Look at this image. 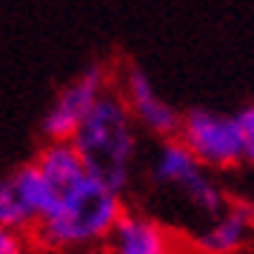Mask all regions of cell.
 Segmentation results:
<instances>
[{"label":"cell","mask_w":254,"mask_h":254,"mask_svg":"<svg viewBox=\"0 0 254 254\" xmlns=\"http://www.w3.org/2000/svg\"><path fill=\"white\" fill-rule=\"evenodd\" d=\"M123 214V194L86 172L74 183L60 189L55 208L35 226L32 240L40 246V252L49 254L83 252L109 243Z\"/></svg>","instance_id":"6da1fadb"},{"label":"cell","mask_w":254,"mask_h":254,"mask_svg":"<svg viewBox=\"0 0 254 254\" xmlns=\"http://www.w3.org/2000/svg\"><path fill=\"white\" fill-rule=\"evenodd\" d=\"M234 120H237L240 134H243V163L254 166V103L243 106L234 115Z\"/></svg>","instance_id":"7c38bea8"},{"label":"cell","mask_w":254,"mask_h":254,"mask_svg":"<svg viewBox=\"0 0 254 254\" xmlns=\"http://www.w3.org/2000/svg\"><path fill=\"white\" fill-rule=\"evenodd\" d=\"M0 226L9 231H17V234H29V237H32V231L37 226L35 217L29 214L26 203L20 200L9 174L0 177Z\"/></svg>","instance_id":"8fae6325"},{"label":"cell","mask_w":254,"mask_h":254,"mask_svg":"<svg viewBox=\"0 0 254 254\" xmlns=\"http://www.w3.org/2000/svg\"><path fill=\"white\" fill-rule=\"evenodd\" d=\"M29 254H49V252H29Z\"/></svg>","instance_id":"5bb4252c"},{"label":"cell","mask_w":254,"mask_h":254,"mask_svg":"<svg viewBox=\"0 0 254 254\" xmlns=\"http://www.w3.org/2000/svg\"><path fill=\"white\" fill-rule=\"evenodd\" d=\"M200 169H206V166L197 163V157L177 137H172L163 140L160 149H157V157H154V166H151V180L157 186H166V189H180Z\"/></svg>","instance_id":"9c48e42d"},{"label":"cell","mask_w":254,"mask_h":254,"mask_svg":"<svg viewBox=\"0 0 254 254\" xmlns=\"http://www.w3.org/2000/svg\"><path fill=\"white\" fill-rule=\"evenodd\" d=\"M71 146L77 149L86 172L123 194L137 163V123L123 94L106 89L74 131Z\"/></svg>","instance_id":"7a4b0ae2"},{"label":"cell","mask_w":254,"mask_h":254,"mask_svg":"<svg viewBox=\"0 0 254 254\" xmlns=\"http://www.w3.org/2000/svg\"><path fill=\"white\" fill-rule=\"evenodd\" d=\"M37 169L46 174L52 183L60 189H66L69 183H74L80 174H86V166H83L77 149L71 146V140H58V143H46L43 149L37 151Z\"/></svg>","instance_id":"30bf717a"},{"label":"cell","mask_w":254,"mask_h":254,"mask_svg":"<svg viewBox=\"0 0 254 254\" xmlns=\"http://www.w3.org/2000/svg\"><path fill=\"white\" fill-rule=\"evenodd\" d=\"M177 140L206 169L229 172V169L243 166V134L234 115L194 106V109L183 112Z\"/></svg>","instance_id":"3957f363"},{"label":"cell","mask_w":254,"mask_h":254,"mask_svg":"<svg viewBox=\"0 0 254 254\" xmlns=\"http://www.w3.org/2000/svg\"><path fill=\"white\" fill-rule=\"evenodd\" d=\"M254 234V206L246 200L229 203L220 217L208 220V226L194 237L197 254H240Z\"/></svg>","instance_id":"8992f818"},{"label":"cell","mask_w":254,"mask_h":254,"mask_svg":"<svg viewBox=\"0 0 254 254\" xmlns=\"http://www.w3.org/2000/svg\"><path fill=\"white\" fill-rule=\"evenodd\" d=\"M9 177H12V183H14V189H17L20 200H23L26 208H29V214L35 217V223H40V220L55 208V203H58V197H60L58 186L37 169L35 160L17 166Z\"/></svg>","instance_id":"ba28073f"},{"label":"cell","mask_w":254,"mask_h":254,"mask_svg":"<svg viewBox=\"0 0 254 254\" xmlns=\"http://www.w3.org/2000/svg\"><path fill=\"white\" fill-rule=\"evenodd\" d=\"M29 234H17L0 226V254H29Z\"/></svg>","instance_id":"4fadbf2b"},{"label":"cell","mask_w":254,"mask_h":254,"mask_svg":"<svg viewBox=\"0 0 254 254\" xmlns=\"http://www.w3.org/2000/svg\"><path fill=\"white\" fill-rule=\"evenodd\" d=\"M109 89V77H106L103 63H89L86 69L69 80L58 92V97L52 100L46 109V115L40 120V134L46 143H58V140H71L74 131L80 128L86 115L94 109L97 97Z\"/></svg>","instance_id":"277c9868"},{"label":"cell","mask_w":254,"mask_h":254,"mask_svg":"<svg viewBox=\"0 0 254 254\" xmlns=\"http://www.w3.org/2000/svg\"><path fill=\"white\" fill-rule=\"evenodd\" d=\"M109 254H174V246L163 223L126 208L109 237Z\"/></svg>","instance_id":"52a82bcc"},{"label":"cell","mask_w":254,"mask_h":254,"mask_svg":"<svg viewBox=\"0 0 254 254\" xmlns=\"http://www.w3.org/2000/svg\"><path fill=\"white\" fill-rule=\"evenodd\" d=\"M120 94L128 103V112H131L137 126H143L157 140L177 137L183 115L169 100H163L160 92L154 89L151 77L140 69L137 63H128L126 66V71H123V92Z\"/></svg>","instance_id":"5b68a950"}]
</instances>
